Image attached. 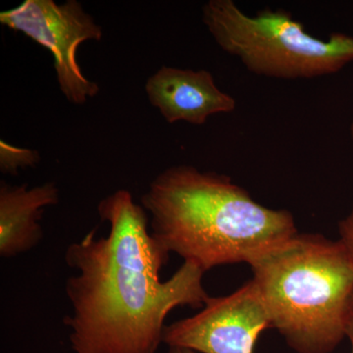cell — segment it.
Wrapping results in <instances>:
<instances>
[{"label":"cell","mask_w":353,"mask_h":353,"mask_svg":"<svg viewBox=\"0 0 353 353\" xmlns=\"http://www.w3.org/2000/svg\"><path fill=\"white\" fill-rule=\"evenodd\" d=\"M271 328L299 353H331L345 338L353 263L340 241L297 234L250 262Z\"/></svg>","instance_id":"cell-3"},{"label":"cell","mask_w":353,"mask_h":353,"mask_svg":"<svg viewBox=\"0 0 353 353\" xmlns=\"http://www.w3.org/2000/svg\"><path fill=\"white\" fill-rule=\"evenodd\" d=\"M145 92L170 124L183 121L201 126L211 116L233 112L236 108L234 97L221 90L206 70L162 66L148 79Z\"/></svg>","instance_id":"cell-7"},{"label":"cell","mask_w":353,"mask_h":353,"mask_svg":"<svg viewBox=\"0 0 353 353\" xmlns=\"http://www.w3.org/2000/svg\"><path fill=\"white\" fill-rule=\"evenodd\" d=\"M169 353H197L194 350H188L182 347H169Z\"/></svg>","instance_id":"cell-12"},{"label":"cell","mask_w":353,"mask_h":353,"mask_svg":"<svg viewBox=\"0 0 353 353\" xmlns=\"http://www.w3.org/2000/svg\"><path fill=\"white\" fill-rule=\"evenodd\" d=\"M0 23L50 51L60 90L70 102L82 105L99 94V85L83 75L77 51L85 41H101L102 30L80 2L26 0L0 13Z\"/></svg>","instance_id":"cell-5"},{"label":"cell","mask_w":353,"mask_h":353,"mask_svg":"<svg viewBox=\"0 0 353 353\" xmlns=\"http://www.w3.org/2000/svg\"><path fill=\"white\" fill-rule=\"evenodd\" d=\"M350 137H352V143H353V120L352 122V125H350Z\"/></svg>","instance_id":"cell-13"},{"label":"cell","mask_w":353,"mask_h":353,"mask_svg":"<svg viewBox=\"0 0 353 353\" xmlns=\"http://www.w3.org/2000/svg\"><path fill=\"white\" fill-rule=\"evenodd\" d=\"M270 317L254 281L229 296L206 299L192 317L165 327L163 343L197 353H253Z\"/></svg>","instance_id":"cell-6"},{"label":"cell","mask_w":353,"mask_h":353,"mask_svg":"<svg viewBox=\"0 0 353 353\" xmlns=\"http://www.w3.org/2000/svg\"><path fill=\"white\" fill-rule=\"evenodd\" d=\"M97 212L109 225L108 236L99 238L92 230L65 253L76 271L65 285L71 313L64 323L72 350L157 353L169 313L205 303V272L183 261L170 279L160 280L170 253L153 238L148 213L129 190L109 194Z\"/></svg>","instance_id":"cell-1"},{"label":"cell","mask_w":353,"mask_h":353,"mask_svg":"<svg viewBox=\"0 0 353 353\" xmlns=\"http://www.w3.org/2000/svg\"><path fill=\"white\" fill-rule=\"evenodd\" d=\"M141 206L153 238L204 272L250 264L299 234L289 211L265 208L230 176L187 165L158 175Z\"/></svg>","instance_id":"cell-2"},{"label":"cell","mask_w":353,"mask_h":353,"mask_svg":"<svg viewBox=\"0 0 353 353\" xmlns=\"http://www.w3.org/2000/svg\"><path fill=\"white\" fill-rule=\"evenodd\" d=\"M345 338H347L350 341V347H352L350 353H353V296L350 306H348L347 318H345Z\"/></svg>","instance_id":"cell-11"},{"label":"cell","mask_w":353,"mask_h":353,"mask_svg":"<svg viewBox=\"0 0 353 353\" xmlns=\"http://www.w3.org/2000/svg\"><path fill=\"white\" fill-rule=\"evenodd\" d=\"M339 241L347 250L353 263V203L350 213L339 223Z\"/></svg>","instance_id":"cell-10"},{"label":"cell","mask_w":353,"mask_h":353,"mask_svg":"<svg viewBox=\"0 0 353 353\" xmlns=\"http://www.w3.org/2000/svg\"><path fill=\"white\" fill-rule=\"evenodd\" d=\"M0 167L4 173L16 174L18 169L26 166H32L39 161L37 152L23 148H14L1 141L0 143Z\"/></svg>","instance_id":"cell-9"},{"label":"cell","mask_w":353,"mask_h":353,"mask_svg":"<svg viewBox=\"0 0 353 353\" xmlns=\"http://www.w3.org/2000/svg\"><path fill=\"white\" fill-rule=\"evenodd\" d=\"M59 202L53 183L29 188L26 183L0 185V255L13 259L30 252L43 240V210Z\"/></svg>","instance_id":"cell-8"},{"label":"cell","mask_w":353,"mask_h":353,"mask_svg":"<svg viewBox=\"0 0 353 353\" xmlns=\"http://www.w3.org/2000/svg\"><path fill=\"white\" fill-rule=\"evenodd\" d=\"M202 22L216 43L255 75L313 79L333 75L353 61V37L334 32L324 41L308 34L288 11L246 15L234 0H209Z\"/></svg>","instance_id":"cell-4"}]
</instances>
